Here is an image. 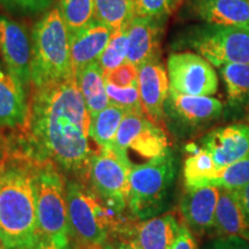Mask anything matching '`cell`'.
Masks as SVG:
<instances>
[{
  "instance_id": "obj_39",
  "label": "cell",
  "mask_w": 249,
  "mask_h": 249,
  "mask_svg": "<svg viewBox=\"0 0 249 249\" xmlns=\"http://www.w3.org/2000/svg\"><path fill=\"white\" fill-rule=\"evenodd\" d=\"M5 157V142H4V138L0 134V161H1L2 158Z\"/></svg>"
},
{
  "instance_id": "obj_12",
  "label": "cell",
  "mask_w": 249,
  "mask_h": 249,
  "mask_svg": "<svg viewBox=\"0 0 249 249\" xmlns=\"http://www.w3.org/2000/svg\"><path fill=\"white\" fill-rule=\"evenodd\" d=\"M0 54L7 73L31 87V40L20 23L0 15Z\"/></svg>"
},
{
  "instance_id": "obj_6",
  "label": "cell",
  "mask_w": 249,
  "mask_h": 249,
  "mask_svg": "<svg viewBox=\"0 0 249 249\" xmlns=\"http://www.w3.org/2000/svg\"><path fill=\"white\" fill-rule=\"evenodd\" d=\"M37 219L39 236L60 247H70L66 177L54 164L37 163Z\"/></svg>"
},
{
  "instance_id": "obj_33",
  "label": "cell",
  "mask_w": 249,
  "mask_h": 249,
  "mask_svg": "<svg viewBox=\"0 0 249 249\" xmlns=\"http://www.w3.org/2000/svg\"><path fill=\"white\" fill-rule=\"evenodd\" d=\"M53 0H0V4L11 12L21 14H36L43 12Z\"/></svg>"
},
{
  "instance_id": "obj_34",
  "label": "cell",
  "mask_w": 249,
  "mask_h": 249,
  "mask_svg": "<svg viewBox=\"0 0 249 249\" xmlns=\"http://www.w3.org/2000/svg\"><path fill=\"white\" fill-rule=\"evenodd\" d=\"M203 249H249V240L238 235L217 236L208 242Z\"/></svg>"
},
{
  "instance_id": "obj_14",
  "label": "cell",
  "mask_w": 249,
  "mask_h": 249,
  "mask_svg": "<svg viewBox=\"0 0 249 249\" xmlns=\"http://www.w3.org/2000/svg\"><path fill=\"white\" fill-rule=\"evenodd\" d=\"M163 31L164 18H134L127 26V62L141 67L149 62L160 61Z\"/></svg>"
},
{
  "instance_id": "obj_4",
  "label": "cell",
  "mask_w": 249,
  "mask_h": 249,
  "mask_svg": "<svg viewBox=\"0 0 249 249\" xmlns=\"http://www.w3.org/2000/svg\"><path fill=\"white\" fill-rule=\"evenodd\" d=\"M73 76L70 34L59 9H52L36 23L31 36V87Z\"/></svg>"
},
{
  "instance_id": "obj_20",
  "label": "cell",
  "mask_w": 249,
  "mask_h": 249,
  "mask_svg": "<svg viewBox=\"0 0 249 249\" xmlns=\"http://www.w3.org/2000/svg\"><path fill=\"white\" fill-rule=\"evenodd\" d=\"M191 8L208 24L249 27L248 0H191Z\"/></svg>"
},
{
  "instance_id": "obj_16",
  "label": "cell",
  "mask_w": 249,
  "mask_h": 249,
  "mask_svg": "<svg viewBox=\"0 0 249 249\" xmlns=\"http://www.w3.org/2000/svg\"><path fill=\"white\" fill-rule=\"evenodd\" d=\"M219 188L213 186L186 189L180 200V213L188 229L196 234L213 231Z\"/></svg>"
},
{
  "instance_id": "obj_31",
  "label": "cell",
  "mask_w": 249,
  "mask_h": 249,
  "mask_svg": "<svg viewBox=\"0 0 249 249\" xmlns=\"http://www.w3.org/2000/svg\"><path fill=\"white\" fill-rule=\"evenodd\" d=\"M182 0H134L135 17L165 18L181 5Z\"/></svg>"
},
{
  "instance_id": "obj_21",
  "label": "cell",
  "mask_w": 249,
  "mask_h": 249,
  "mask_svg": "<svg viewBox=\"0 0 249 249\" xmlns=\"http://www.w3.org/2000/svg\"><path fill=\"white\" fill-rule=\"evenodd\" d=\"M213 232L217 236L238 235L249 240V229L232 189L220 188L214 213Z\"/></svg>"
},
{
  "instance_id": "obj_2",
  "label": "cell",
  "mask_w": 249,
  "mask_h": 249,
  "mask_svg": "<svg viewBox=\"0 0 249 249\" xmlns=\"http://www.w3.org/2000/svg\"><path fill=\"white\" fill-rule=\"evenodd\" d=\"M37 165L12 152L0 161V242L5 249L33 248L40 238Z\"/></svg>"
},
{
  "instance_id": "obj_28",
  "label": "cell",
  "mask_w": 249,
  "mask_h": 249,
  "mask_svg": "<svg viewBox=\"0 0 249 249\" xmlns=\"http://www.w3.org/2000/svg\"><path fill=\"white\" fill-rule=\"evenodd\" d=\"M127 55H128V35H127V28H124L112 34L110 42L99 58L98 64L101 65L104 73H107L124 64L127 61Z\"/></svg>"
},
{
  "instance_id": "obj_8",
  "label": "cell",
  "mask_w": 249,
  "mask_h": 249,
  "mask_svg": "<svg viewBox=\"0 0 249 249\" xmlns=\"http://www.w3.org/2000/svg\"><path fill=\"white\" fill-rule=\"evenodd\" d=\"M189 46L214 67L249 64V27L208 24L193 34Z\"/></svg>"
},
{
  "instance_id": "obj_5",
  "label": "cell",
  "mask_w": 249,
  "mask_h": 249,
  "mask_svg": "<svg viewBox=\"0 0 249 249\" xmlns=\"http://www.w3.org/2000/svg\"><path fill=\"white\" fill-rule=\"evenodd\" d=\"M177 173L172 151L134 165L129 176L128 207L135 220L150 219L165 210Z\"/></svg>"
},
{
  "instance_id": "obj_7",
  "label": "cell",
  "mask_w": 249,
  "mask_h": 249,
  "mask_svg": "<svg viewBox=\"0 0 249 249\" xmlns=\"http://www.w3.org/2000/svg\"><path fill=\"white\" fill-rule=\"evenodd\" d=\"M134 164L128 152L118 145L93 152L88 183L93 193L108 208L124 213L128 209L129 176Z\"/></svg>"
},
{
  "instance_id": "obj_22",
  "label": "cell",
  "mask_w": 249,
  "mask_h": 249,
  "mask_svg": "<svg viewBox=\"0 0 249 249\" xmlns=\"http://www.w3.org/2000/svg\"><path fill=\"white\" fill-rule=\"evenodd\" d=\"M75 80L90 117L95 116L110 105L105 89L104 71L98 61L77 71Z\"/></svg>"
},
{
  "instance_id": "obj_23",
  "label": "cell",
  "mask_w": 249,
  "mask_h": 249,
  "mask_svg": "<svg viewBox=\"0 0 249 249\" xmlns=\"http://www.w3.org/2000/svg\"><path fill=\"white\" fill-rule=\"evenodd\" d=\"M186 150L188 157L183 163V180L185 188H197L207 186L210 179L214 178L219 173L211 155L205 149L195 143L187 144Z\"/></svg>"
},
{
  "instance_id": "obj_41",
  "label": "cell",
  "mask_w": 249,
  "mask_h": 249,
  "mask_svg": "<svg viewBox=\"0 0 249 249\" xmlns=\"http://www.w3.org/2000/svg\"><path fill=\"white\" fill-rule=\"evenodd\" d=\"M0 249H5L4 247H2V245H1V242H0Z\"/></svg>"
},
{
  "instance_id": "obj_36",
  "label": "cell",
  "mask_w": 249,
  "mask_h": 249,
  "mask_svg": "<svg viewBox=\"0 0 249 249\" xmlns=\"http://www.w3.org/2000/svg\"><path fill=\"white\" fill-rule=\"evenodd\" d=\"M234 194L244 214L246 225L249 229V183L241 188L234 189Z\"/></svg>"
},
{
  "instance_id": "obj_43",
  "label": "cell",
  "mask_w": 249,
  "mask_h": 249,
  "mask_svg": "<svg viewBox=\"0 0 249 249\" xmlns=\"http://www.w3.org/2000/svg\"><path fill=\"white\" fill-rule=\"evenodd\" d=\"M248 1H249V0H248Z\"/></svg>"
},
{
  "instance_id": "obj_38",
  "label": "cell",
  "mask_w": 249,
  "mask_h": 249,
  "mask_svg": "<svg viewBox=\"0 0 249 249\" xmlns=\"http://www.w3.org/2000/svg\"><path fill=\"white\" fill-rule=\"evenodd\" d=\"M113 249H142L139 247L135 242L127 238H121V240L118 242V245Z\"/></svg>"
},
{
  "instance_id": "obj_18",
  "label": "cell",
  "mask_w": 249,
  "mask_h": 249,
  "mask_svg": "<svg viewBox=\"0 0 249 249\" xmlns=\"http://www.w3.org/2000/svg\"><path fill=\"white\" fill-rule=\"evenodd\" d=\"M110 28L95 18L85 28L70 35L71 60L74 74L93 62H97L110 42Z\"/></svg>"
},
{
  "instance_id": "obj_15",
  "label": "cell",
  "mask_w": 249,
  "mask_h": 249,
  "mask_svg": "<svg viewBox=\"0 0 249 249\" xmlns=\"http://www.w3.org/2000/svg\"><path fill=\"white\" fill-rule=\"evenodd\" d=\"M139 88L144 114L163 127L164 105L170 92V81L167 70L160 61L139 67Z\"/></svg>"
},
{
  "instance_id": "obj_37",
  "label": "cell",
  "mask_w": 249,
  "mask_h": 249,
  "mask_svg": "<svg viewBox=\"0 0 249 249\" xmlns=\"http://www.w3.org/2000/svg\"><path fill=\"white\" fill-rule=\"evenodd\" d=\"M33 249H71V246L70 247H60V246L55 245L53 241L40 236L38 241H37L35 246L33 247Z\"/></svg>"
},
{
  "instance_id": "obj_1",
  "label": "cell",
  "mask_w": 249,
  "mask_h": 249,
  "mask_svg": "<svg viewBox=\"0 0 249 249\" xmlns=\"http://www.w3.org/2000/svg\"><path fill=\"white\" fill-rule=\"evenodd\" d=\"M30 88L27 121L20 130L2 136L5 154L50 161L71 179L88 183L93 155L90 114L75 76Z\"/></svg>"
},
{
  "instance_id": "obj_32",
  "label": "cell",
  "mask_w": 249,
  "mask_h": 249,
  "mask_svg": "<svg viewBox=\"0 0 249 249\" xmlns=\"http://www.w3.org/2000/svg\"><path fill=\"white\" fill-rule=\"evenodd\" d=\"M104 81L105 83H110L119 88H127L139 81V67L126 61L119 67L104 73Z\"/></svg>"
},
{
  "instance_id": "obj_42",
  "label": "cell",
  "mask_w": 249,
  "mask_h": 249,
  "mask_svg": "<svg viewBox=\"0 0 249 249\" xmlns=\"http://www.w3.org/2000/svg\"><path fill=\"white\" fill-rule=\"evenodd\" d=\"M22 249H33V248H22Z\"/></svg>"
},
{
  "instance_id": "obj_9",
  "label": "cell",
  "mask_w": 249,
  "mask_h": 249,
  "mask_svg": "<svg viewBox=\"0 0 249 249\" xmlns=\"http://www.w3.org/2000/svg\"><path fill=\"white\" fill-rule=\"evenodd\" d=\"M224 105L211 96H189L170 90L164 105V120L179 134L208 128L222 117Z\"/></svg>"
},
{
  "instance_id": "obj_26",
  "label": "cell",
  "mask_w": 249,
  "mask_h": 249,
  "mask_svg": "<svg viewBox=\"0 0 249 249\" xmlns=\"http://www.w3.org/2000/svg\"><path fill=\"white\" fill-rule=\"evenodd\" d=\"M134 18V0H95V18L113 33L127 28Z\"/></svg>"
},
{
  "instance_id": "obj_24",
  "label": "cell",
  "mask_w": 249,
  "mask_h": 249,
  "mask_svg": "<svg viewBox=\"0 0 249 249\" xmlns=\"http://www.w3.org/2000/svg\"><path fill=\"white\" fill-rule=\"evenodd\" d=\"M127 111L116 105H108L90 117L89 135L90 139L97 143L99 148H110L116 145L118 130Z\"/></svg>"
},
{
  "instance_id": "obj_19",
  "label": "cell",
  "mask_w": 249,
  "mask_h": 249,
  "mask_svg": "<svg viewBox=\"0 0 249 249\" xmlns=\"http://www.w3.org/2000/svg\"><path fill=\"white\" fill-rule=\"evenodd\" d=\"M179 229L180 224L173 213L160 214L133 224L124 238L142 249H171Z\"/></svg>"
},
{
  "instance_id": "obj_17",
  "label": "cell",
  "mask_w": 249,
  "mask_h": 249,
  "mask_svg": "<svg viewBox=\"0 0 249 249\" xmlns=\"http://www.w3.org/2000/svg\"><path fill=\"white\" fill-rule=\"evenodd\" d=\"M28 111L27 88L13 75L0 70V134L2 135L5 130L14 133L22 128Z\"/></svg>"
},
{
  "instance_id": "obj_35",
  "label": "cell",
  "mask_w": 249,
  "mask_h": 249,
  "mask_svg": "<svg viewBox=\"0 0 249 249\" xmlns=\"http://www.w3.org/2000/svg\"><path fill=\"white\" fill-rule=\"evenodd\" d=\"M171 249H198L194 235L185 223L180 224L178 236Z\"/></svg>"
},
{
  "instance_id": "obj_40",
  "label": "cell",
  "mask_w": 249,
  "mask_h": 249,
  "mask_svg": "<svg viewBox=\"0 0 249 249\" xmlns=\"http://www.w3.org/2000/svg\"><path fill=\"white\" fill-rule=\"evenodd\" d=\"M71 249H93V248H90V247H87V246H83V245H80V244H76L73 246V247H71Z\"/></svg>"
},
{
  "instance_id": "obj_25",
  "label": "cell",
  "mask_w": 249,
  "mask_h": 249,
  "mask_svg": "<svg viewBox=\"0 0 249 249\" xmlns=\"http://www.w3.org/2000/svg\"><path fill=\"white\" fill-rule=\"evenodd\" d=\"M227 101L232 107H249V64H230L220 68Z\"/></svg>"
},
{
  "instance_id": "obj_10",
  "label": "cell",
  "mask_w": 249,
  "mask_h": 249,
  "mask_svg": "<svg viewBox=\"0 0 249 249\" xmlns=\"http://www.w3.org/2000/svg\"><path fill=\"white\" fill-rule=\"evenodd\" d=\"M170 90L189 96H213L218 76L213 65L193 52L171 54L167 59Z\"/></svg>"
},
{
  "instance_id": "obj_30",
  "label": "cell",
  "mask_w": 249,
  "mask_h": 249,
  "mask_svg": "<svg viewBox=\"0 0 249 249\" xmlns=\"http://www.w3.org/2000/svg\"><path fill=\"white\" fill-rule=\"evenodd\" d=\"M105 89L111 105L123 107L130 113H144L140 96L139 81L127 88H119L110 83H105Z\"/></svg>"
},
{
  "instance_id": "obj_29",
  "label": "cell",
  "mask_w": 249,
  "mask_h": 249,
  "mask_svg": "<svg viewBox=\"0 0 249 249\" xmlns=\"http://www.w3.org/2000/svg\"><path fill=\"white\" fill-rule=\"evenodd\" d=\"M247 183H249V155L244 160L220 170L217 177L208 181L207 186L234 191Z\"/></svg>"
},
{
  "instance_id": "obj_3",
  "label": "cell",
  "mask_w": 249,
  "mask_h": 249,
  "mask_svg": "<svg viewBox=\"0 0 249 249\" xmlns=\"http://www.w3.org/2000/svg\"><path fill=\"white\" fill-rule=\"evenodd\" d=\"M66 198L71 238L93 249L110 246L111 235L124 238L133 224L124 222L123 213L99 200L88 183L76 179L66 181Z\"/></svg>"
},
{
  "instance_id": "obj_11",
  "label": "cell",
  "mask_w": 249,
  "mask_h": 249,
  "mask_svg": "<svg viewBox=\"0 0 249 249\" xmlns=\"http://www.w3.org/2000/svg\"><path fill=\"white\" fill-rule=\"evenodd\" d=\"M116 145L127 152H136L148 160L170 151L169 139L163 127L144 113L127 112L118 130Z\"/></svg>"
},
{
  "instance_id": "obj_27",
  "label": "cell",
  "mask_w": 249,
  "mask_h": 249,
  "mask_svg": "<svg viewBox=\"0 0 249 249\" xmlns=\"http://www.w3.org/2000/svg\"><path fill=\"white\" fill-rule=\"evenodd\" d=\"M59 13L71 35L95 20V0H60Z\"/></svg>"
},
{
  "instance_id": "obj_13",
  "label": "cell",
  "mask_w": 249,
  "mask_h": 249,
  "mask_svg": "<svg viewBox=\"0 0 249 249\" xmlns=\"http://www.w3.org/2000/svg\"><path fill=\"white\" fill-rule=\"evenodd\" d=\"M200 147L209 152L218 169H225L249 155V126L231 124L218 127L200 140Z\"/></svg>"
}]
</instances>
